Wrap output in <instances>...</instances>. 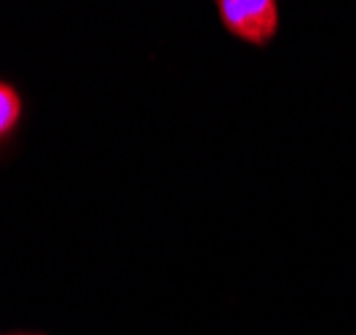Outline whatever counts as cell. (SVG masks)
I'll return each mask as SVG.
<instances>
[{
    "label": "cell",
    "instance_id": "1",
    "mask_svg": "<svg viewBox=\"0 0 356 335\" xmlns=\"http://www.w3.org/2000/svg\"><path fill=\"white\" fill-rule=\"evenodd\" d=\"M217 14L233 38L268 46L279 33V6L273 0H220Z\"/></svg>",
    "mask_w": 356,
    "mask_h": 335
},
{
    "label": "cell",
    "instance_id": "2",
    "mask_svg": "<svg viewBox=\"0 0 356 335\" xmlns=\"http://www.w3.org/2000/svg\"><path fill=\"white\" fill-rule=\"evenodd\" d=\"M24 102L22 94L8 81H0V142H6L22 124Z\"/></svg>",
    "mask_w": 356,
    "mask_h": 335
},
{
    "label": "cell",
    "instance_id": "3",
    "mask_svg": "<svg viewBox=\"0 0 356 335\" xmlns=\"http://www.w3.org/2000/svg\"><path fill=\"white\" fill-rule=\"evenodd\" d=\"M22 335H33V333H22Z\"/></svg>",
    "mask_w": 356,
    "mask_h": 335
},
{
    "label": "cell",
    "instance_id": "4",
    "mask_svg": "<svg viewBox=\"0 0 356 335\" xmlns=\"http://www.w3.org/2000/svg\"><path fill=\"white\" fill-rule=\"evenodd\" d=\"M11 335H22V333H11Z\"/></svg>",
    "mask_w": 356,
    "mask_h": 335
}]
</instances>
